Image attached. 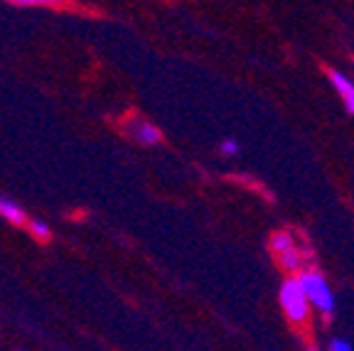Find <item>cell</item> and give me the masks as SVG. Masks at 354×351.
I'll return each instance as SVG.
<instances>
[{
	"label": "cell",
	"mask_w": 354,
	"mask_h": 351,
	"mask_svg": "<svg viewBox=\"0 0 354 351\" xmlns=\"http://www.w3.org/2000/svg\"><path fill=\"white\" fill-rule=\"evenodd\" d=\"M300 285H303V292L310 302V310H315L320 317L330 319L335 314V307H337V302H335V292H332L330 283L327 278L315 268H305L303 273H298Z\"/></svg>",
	"instance_id": "1"
},
{
	"label": "cell",
	"mask_w": 354,
	"mask_h": 351,
	"mask_svg": "<svg viewBox=\"0 0 354 351\" xmlns=\"http://www.w3.org/2000/svg\"><path fill=\"white\" fill-rule=\"evenodd\" d=\"M278 302H281V310L286 314V319L293 327H308L313 310H310V302L305 297L298 275H288L281 283V287H278Z\"/></svg>",
	"instance_id": "2"
},
{
	"label": "cell",
	"mask_w": 354,
	"mask_h": 351,
	"mask_svg": "<svg viewBox=\"0 0 354 351\" xmlns=\"http://www.w3.org/2000/svg\"><path fill=\"white\" fill-rule=\"evenodd\" d=\"M123 131H126V135L131 137L133 143L145 145V148H150V145H158L162 140L160 128L153 126V123L145 121V118H131V121H126Z\"/></svg>",
	"instance_id": "3"
},
{
	"label": "cell",
	"mask_w": 354,
	"mask_h": 351,
	"mask_svg": "<svg viewBox=\"0 0 354 351\" xmlns=\"http://www.w3.org/2000/svg\"><path fill=\"white\" fill-rule=\"evenodd\" d=\"M327 77H330L332 86H335V91H337V96L342 99L347 113L354 115V82H349L342 72H335V69H330V72H327Z\"/></svg>",
	"instance_id": "4"
},
{
	"label": "cell",
	"mask_w": 354,
	"mask_h": 351,
	"mask_svg": "<svg viewBox=\"0 0 354 351\" xmlns=\"http://www.w3.org/2000/svg\"><path fill=\"white\" fill-rule=\"evenodd\" d=\"M0 216H3L6 221H10V224H15V226L28 224V211H25V209H22L20 204L10 197H0Z\"/></svg>",
	"instance_id": "5"
},
{
	"label": "cell",
	"mask_w": 354,
	"mask_h": 351,
	"mask_svg": "<svg viewBox=\"0 0 354 351\" xmlns=\"http://www.w3.org/2000/svg\"><path fill=\"white\" fill-rule=\"evenodd\" d=\"M276 260H278V265H281V268L286 270V273H290V275H298V273H303V270H305L303 251H300L298 246L290 248V251H286V253H278Z\"/></svg>",
	"instance_id": "6"
},
{
	"label": "cell",
	"mask_w": 354,
	"mask_h": 351,
	"mask_svg": "<svg viewBox=\"0 0 354 351\" xmlns=\"http://www.w3.org/2000/svg\"><path fill=\"white\" fill-rule=\"evenodd\" d=\"M290 248H295V238L290 236L288 231H276V234L271 236V251H273V256L290 251Z\"/></svg>",
	"instance_id": "7"
},
{
	"label": "cell",
	"mask_w": 354,
	"mask_h": 351,
	"mask_svg": "<svg viewBox=\"0 0 354 351\" xmlns=\"http://www.w3.org/2000/svg\"><path fill=\"white\" fill-rule=\"evenodd\" d=\"M28 231H30V236L32 238H37V241H50V236H52V229H50V224L47 221H42V219H28Z\"/></svg>",
	"instance_id": "8"
},
{
	"label": "cell",
	"mask_w": 354,
	"mask_h": 351,
	"mask_svg": "<svg viewBox=\"0 0 354 351\" xmlns=\"http://www.w3.org/2000/svg\"><path fill=\"white\" fill-rule=\"evenodd\" d=\"M327 351H354V346L349 344L347 339L335 336V339H330V344H327Z\"/></svg>",
	"instance_id": "9"
},
{
	"label": "cell",
	"mask_w": 354,
	"mask_h": 351,
	"mask_svg": "<svg viewBox=\"0 0 354 351\" xmlns=\"http://www.w3.org/2000/svg\"><path fill=\"white\" fill-rule=\"evenodd\" d=\"M12 6H22V8H30V6H55V3H62V0H10Z\"/></svg>",
	"instance_id": "10"
},
{
	"label": "cell",
	"mask_w": 354,
	"mask_h": 351,
	"mask_svg": "<svg viewBox=\"0 0 354 351\" xmlns=\"http://www.w3.org/2000/svg\"><path fill=\"white\" fill-rule=\"evenodd\" d=\"M219 150H221V155L232 158V155L239 153V143H236V140H224V143L219 145Z\"/></svg>",
	"instance_id": "11"
},
{
	"label": "cell",
	"mask_w": 354,
	"mask_h": 351,
	"mask_svg": "<svg viewBox=\"0 0 354 351\" xmlns=\"http://www.w3.org/2000/svg\"><path fill=\"white\" fill-rule=\"evenodd\" d=\"M308 351H320V349H317V346H310V349Z\"/></svg>",
	"instance_id": "12"
},
{
	"label": "cell",
	"mask_w": 354,
	"mask_h": 351,
	"mask_svg": "<svg viewBox=\"0 0 354 351\" xmlns=\"http://www.w3.org/2000/svg\"><path fill=\"white\" fill-rule=\"evenodd\" d=\"M15 351H28V349H15Z\"/></svg>",
	"instance_id": "13"
}]
</instances>
